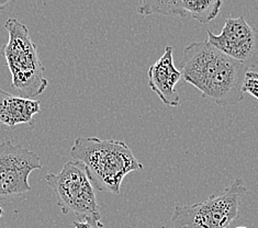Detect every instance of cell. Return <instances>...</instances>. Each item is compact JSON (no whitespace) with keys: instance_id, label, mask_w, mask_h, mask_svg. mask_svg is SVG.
Wrapping results in <instances>:
<instances>
[{"instance_id":"6da1fadb","label":"cell","mask_w":258,"mask_h":228,"mask_svg":"<svg viewBox=\"0 0 258 228\" xmlns=\"http://www.w3.org/2000/svg\"><path fill=\"white\" fill-rule=\"evenodd\" d=\"M180 72L202 98L219 106H234L244 99L243 82L248 68L208 41L194 42L185 48Z\"/></svg>"},{"instance_id":"7a4b0ae2","label":"cell","mask_w":258,"mask_h":228,"mask_svg":"<svg viewBox=\"0 0 258 228\" xmlns=\"http://www.w3.org/2000/svg\"><path fill=\"white\" fill-rule=\"evenodd\" d=\"M71 157L84 165L95 190L100 192L119 194L125 176L143 169L122 140L78 137L72 146Z\"/></svg>"},{"instance_id":"3957f363","label":"cell","mask_w":258,"mask_h":228,"mask_svg":"<svg viewBox=\"0 0 258 228\" xmlns=\"http://www.w3.org/2000/svg\"><path fill=\"white\" fill-rule=\"evenodd\" d=\"M5 29L8 42L3 47V55L11 73L12 87L19 91L20 97L32 99L43 94L48 86L36 45L29 29L15 18L5 22Z\"/></svg>"},{"instance_id":"277c9868","label":"cell","mask_w":258,"mask_h":228,"mask_svg":"<svg viewBox=\"0 0 258 228\" xmlns=\"http://www.w3.org/2000/svg\"><path fill=\"white\" fill-rule=\"evenodd\" d=\"M246 192L241 179H235L219 195L192 205H176L171 224L175 228H226L238 217L241 199Z\"/></svg>"},{"instance_id":"5b68a950","label":"cell","mask_w":258,"mask_h":228,"mask_svg":"<svg viewBox=\"0 0 258 228\" xmlns=\"http://www.w3.org/2000/svg\"><path fill=\"white\" fill-rule=\"evenodd\" d=\"M45 181L63 214L73 213L77 219L100 215L95 188L82 163L70 160L58 174H47Z\"/></svg>"},{"instance_id":"8992f818","label":"cell","mask_w":258,"mask_h":228,"mask_svg":"<svg viewBox=\"0 0 258 228\" xmlns=\"http://www.w3.org/2000/svg\"><path fill=\"white\" fill-rule=\"evenodd\" d=\"M43 165L35 153L11 140L0 143V202H8L31 191L29 177Z\"/></svg>"},{"instance_id":"52a82bcc","label":"cell","mask_w":258,"mask_h":228,"mask_svg":"<svg viewBox=\"0 0 258 228\" xmlns=\"http://www.w3.org/2000/svg\"><path fill=\"white\" fill-rule=\"evenodd\" d=\"M208 42L227 56L246 66L258 67V29L251 27L243 16L227 17L219 35L207 31Z\"/></svg>"},{"instance_id":"ba28073f","label":"cell","mask_w":258,"mask_h":228,"mask_svg":"<svg viewBox=\"0 0 258 228\" xmlns=\"http://www.w3.org/2000/svg\"><path fill=\"white\" fill-rule=\"evenodd\" d=\"M221 0H169V2H143L138 12L143 17L162 15L167 17H191L201 24H207L219 14Z\"/></svg>"},{"instance_id":"9c48e42d","label":"cell","mask_w":258,"mask_h":228,"mask_svg":"<svg viewBox=\"0 0 258 228\" xmlns=\"http://www.w3.org/2000/svg\"><path fill=\"white\" fill-rule=\"evenodd\" d=\"M174 50L171 46H166L164 54L149 69V86L154 91L165 106L178 107L180 103L179 94L175 87L181 76L174 65Z\"/></svg>"},{"instance_id":"30bf717a","label":"cell","mask_w":258,"mask_h":228,"mask_svg":"<svg viewBox=\"0 0 258 228\" xmlns=\"http://www.w3.org/2000/svg\"><path fill=\"white\" fill-rule=\"evenodd\" d=\"M40 101L11 95L0 88V124L14 128L20 124L33 125L40 112Z\"/></svg>"},{"instance_id":"8fae6325","label":"cell","mask_w":258,"mask_h":228,"mask_svg":"<svg viewBox=\"0 0 258 228\" xmlns=\"http://www.w3.org/2000/svg\"><path fill=\"white\" fill-rule=\"evenodd\" d=\"M243 92H247L258 100V72L247 70L243 82Z\"/></svg>"},{"instance_id":"7c38bea8","label":"cell","mask_w":258,"mask_h":228,"mask_svg":"<svg viewBox=\"0 0 258 228\" xmlns=\"http://www.w3.org/2000/svg\"><path fill=\"white\" fill-rule=\"evenodd\" d=\"M100 219L101 215H93V216L74 220L73 225L75 228H104Z\"/></svg>"},{"instance_id":"4fadbf2b","label":"cell","mask_w":258,"mask_h":228,"mask_svg":"<svg viewBox=\"0 0 258 228\" xmlns=\"http://www.w3.org/2000/svg\"><path fill=\"white\" fill-rule=\"evenodd\" d=\"M9 4H10V2H7V0H3V2H0V9L7 7Z\"/></svg>"},{"instance_id":"5bb4252c","label":"cell","mask_w":258,"mask_h":228,"mask_svg":"<svg viewBox=\"0 0 258 228\" xmlns=\"http://www.w3.org/2000/svg\"><path fill=\"white\" fill-rule=\"evenodd\" d=\"M3 215H4V209L0 207V218L3 217ZM5 228H9V227H5Z\"/></svg>"},{"instance_id":"9a60e30c","label":"cell","mask_w":258,"mask_h":228,"mask_svg":"<svg viewBox=\"0 0 258 228\" xmlns=\"http://www.w3.org/2000/svg\"><path fill=\"white\" fill-rule=\"evenodd\" d=\"M235 228H248V227H244V226H239V227H235Z\"/></svg>"}]
</instances>
